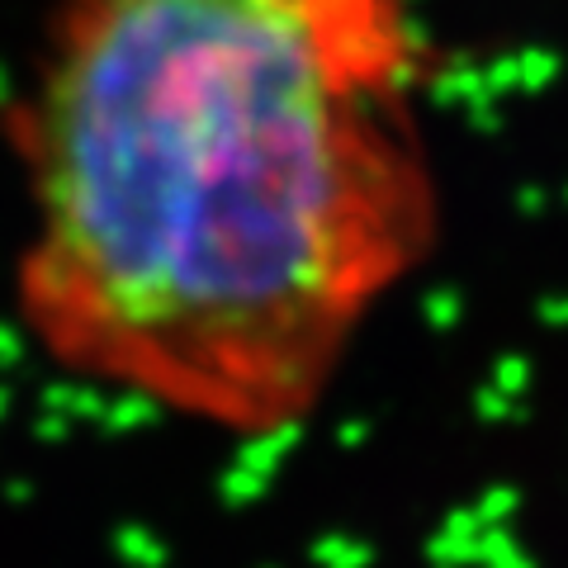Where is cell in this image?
I'll use <instances>...</instances> for the list:
<instances>
[{
    "instance_id": "cell-1",
    "label": "cell",
    "mask_w": 568,
    "mask_h": 568,
    "mask_svg": "<svg viewBox=\"0 0 568 568\" xmlns=\"http://www.w3.org/2000/svg\"><path fill=\"white\" fill-rule=\"evenodd\" d=\"M413 0H58L14 110V313L219 436L308 422L440 237Z\"/></svg>"
}]
</instances>
